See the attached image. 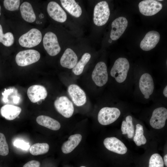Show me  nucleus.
Listing matches in <instances>:
<instances>
[{"instance_id":"29","label":"nucleus","mask_w":167,"mask_h":167,"mask_svg":"<svg viewBox=\"0 0 167 167\" xmlns=\"http://www.w3.org/2000/svg\"><path fill=\"white\" fill-rule=\"evenodd\" d=\"M14 37L13 34L11 32H7L3 34L2 28L0 24V42L4 46H10L14 43Z\"/></svg>"},{"instance_id":"8","label":"nucleus","mask_w":167,"mask_h":167,"mask_svg":"<svg viewBox=\"0 0 167 167\" xmlns=\"http://www.w3.org/2000/svg\"><path fill=\"white\" fill-rule=\"evenodd\" d=\"M54 104L57 111L64 117L69 118L73 115L74 112L73 104L66 96L60 97L55 100Z\"/></svg>"},{"instance_id":"38","label":"nucleus","mask_w":167,"mask_h":167,"mask_svg":"<svg viewBox=\"0 0 167 167\" xmlns=\"http://www.w3.org/2000/svg\"><path fill=\"white\" fill-rule=\"evenodd\" d=\"M0 10H1V6H0V15H1Z\"/></svg>"},{"instance_id":"9","label":"nucleus","mask_w":167,"mask_h":167,"mask_svg":"<svg viewBox=\"0 0 167 167\" xmlns=\"http://www.w3.org/2000/svg\"><path fill=\"white\" fill-rule=\"evenodd\" d=\"M138 6L140 12L146 16L155 15L162 7V5L161 2L155 0L142 1L139 3Z\"/></svg>"},{"instance_id":"22","label":"nucleus","mask_w":167,"mask_h":167,"mask_svg":"<svg viewBox=\"0 0 167 167\" xmlns=\"http://www.w3.org/2000/svg\"><path fill=\"white\" fill-rule=\"evenodd\" d=\"M82 135L79 134L71 135L68 139L63 144L61 149L65 154L71 152L79 145L81 140Z\"/></svg>"},{"instance_id":"2","label":"nucleus","mask_w":167,"mask_h":167,"mask_svg":"<svg viewBox=\"0 0 167 167\" xmlns=\"http://www.w3.org/2000/svg\"><path fill=\"white\" fill-rule=\"evenodd\" d=\"M110 15L108 3L106 1L99 2L95 6L93 10V21L98 26H101L107 22Z\"/></svg>"},{"instance_id":"16","label":"nucleus","mask_w":167,"mask_h":167,"mask_svg":"<svg viewBox=\"0 0 167 167\" xmlns=\"http://www.w3.org/2000/svg\"><path fill=\"white\" fill-rule=\"evenodd\" d=\"M27 93L28 98L33 103L44 100L47 97L48 94L46 88L40 85L31 86L28 88Z\"/></svg>"},{"instance_id":"34","label":"nucleus","mask_w":167,"mask_h":167,"mask_svg":"<svg viewBox=\"0 0 167 167\" xmlns=\"http://www.w3.org/2000/svg\"><path fill=\"white\" fill-rule=\"evenodd\" d=\"M40 163L39 161L36 160H32L26 163L23 167H40Z\"/></svg>"},{"instance_id":"18","label":"nucleus","mask_w":167,"mask_h":167,"mask_svg":"<svg viewBox=\"0 0 167 167\" xmlns=\"http://www.w3.org/2000/svg\"><path fill=\"white\" fill-rule=\"evenodd\" d=\"M78 61V58L76 53L71 48H68L61 58L60 63L63 67L71 69L75 66Z\"/></svg>"},{"instance_id":"28","label":"nucleus","mask_w":167,"mask_h":167,"mask_svg":"<svg viewBox=\"0 0 167 167\" xmlns=\"http://www.w3.org/2000/svg\"><path fill=\"white\" fill-rule=\"evenodd\" d=\"M143 133V126L139 124H137L136 125L135 134L133 140L137 146H140L146 143L147 140Z\"/></svg>"},{"instance_id":"39","label":"nucleus","mask_w":167,"mask_h":167,"mask_svg":"<svg viewBox=\"0 0 167 167\" xmlns=\"http://www.w3.org/2000/svg\"><path fill=\"white\" fill-rule=\"evenodd\" d=\"M163 0H158V1H162Z\"/></svg>"},{"instance_id":"14","label":"nucleus","mask_w":167,"mask_h":167,"mask_svg":"<svg viewBox=\"0 0 167 167\" xmlns=\"http://www.w3.org/2000/svg\"><path fill=\"white\" fill-rule=\"evenodd\" d=\"M68 92L73 102L76 106H81L86 103L87 99L85 93L79 86L75 84L70 85Z\"/></svg>"},{"instance_id":"26","label":"nucleus","mask_w":167,"mask_h":167,"mask_svg":"<svg viewBox=\"0 0 167 167\" xmlns=\"http://www.w3.org/2000/svg\"><path fill=\"white\" fill-rule=\"evenodd\" d=\"M121 129L123 134H127L129 138L133 137L134 134V128L131 116H127L126 118V121H122Z\"/></svg>"},{"instance_id":"33","label":"nucleus","mask_w":167,"mask_h":167,"mask_svg":"<svg viewBox=\"0 0 167 167\" xmlns=\"http://www.w3.org/2000/svg\"><path fill=\"white\" fill-rule=\"evenodd\" d=\"M14 145L18 148H19L24 150H28L30 148V145L23 140L17 139L13 142Z\"/></svg>"},{"instance_id":"15","label":"nucleus","mask_w":167,"mask_h":167,"mask_svg":"<svg viewBox=\"0 0 167 167\" xmlns=\"http://www.w3.org/2000/svg\"><path fill=\"white\" fill-rule=\"evenodd\" d=\"M160 37V35L157 31H151L148 32L140 42V48L146 51L152 49L158 43Z\"/></svg>"},{"instance_id":"19","label":"nucleus","mask_w":167,"mask_h":167,"mask_svg":"<svg viewBox=\"0 0 167 167\" xmlns=\"http://www.w3.org/2000/svg\"><path fill=\"white\" fill-rule=\"evenodd\" d=\"M61 5L71 15L75 18L80 17L82 14L81 6L74 0H61Z\"/></svg>"},{"instance_id":"5","label":"nucleus","mask_w":167,"mask_h":167,"mask_svg":"<svg viewBox=\"0 0 167 167\" xmlns=\"http://www.w3.org/2000/svg\"><path fill=\"white\" fill-rule=\"evenodd\" d=\"M43 42L45 49L50 56L57 55L61 50L58 37L56 35L52 32H48L45 33Z\"/></svg>"},{"instance_id":"25","label":"nucleus","mask_w":167,"mask_h":167,"mask_svg":"<svg viewBox=\"0 0 167 167\" xmlns=\"http://www.w3.org/2000/svg\"><path fill=\"white\" fill-rule=\"evenodd\" d=\"M91 58V55L89 53H84L79 60L78 61L75 66L72 69L73 73L76 75H79L81 74L84 67L89 62Z\"/></svg>"},{"instance_id":"20","label":"nucleus","mask_w":167,"mask_h":167,"mask_svg":"<svg viewBox=\"0 0 167 167\" xmlns=\"http://www.w3.org/2000/svg\"><path fill=\"white\" fill-rule=\"evenodd\" d=\"M21 111V109L19 107L9 104L4 105L0 109L2 116L8 120L15 119L19 115Z\"/></svg>"},{"instance_id":"4","label":"nucleus","mask_w":167,"mask_h":167,"mask_svg":"<svg viewBox=\"0 0 167 167\" xmlns=\"http://www.w3.org/2000/svg\"><path fill=\"white\" fill-rule=\"evenodd\" d=\"M40 53L34 49H27L19 52L15 57V61L19 66H27L36 62L40 59Z\"/></svg>"},{"instance_id":"23","label":"nucleus","mask_w":167,"mask_h":167,"mask_svg":"<svg viewBox=\"0 0 167 167\" xmlns=\"http://www.w3.org/2000/svg\"><path fill=\"white\" fill-rule=\"evenodd\" d=\"M36 121L40 125L52 130H58L61 127V125L58 121L45 115L38 116L36 118Z\"/></svg>"},{"instance_id":"11","label":"nucleus","mask_w":167,"mask_h":167,"mask_svg":"<svg viewBox=\"0 0 167 167\" xmlns=\"http://www.w3.org/2000/svg\"><path fill=\"white\" fill-rule=\"evenodd\" d=\"M167 118V109L161 107L155 109L150 120L151 126L156 129H160L163 127Z\"/></svg>"},{"instance_id":"12","label":"nucleus","mask_w":167,"mask_h":167,"mask_svg":"<svg viewBox=\"0 0 167 167\" xmlns=\"http://www.w3.org/2000/svg\"><path fill=\"white\" fill-rule=\"evenodd\" d=\"M128 24L127 19L124 17H120L114 19L111 24V40L115 41L118 39L126 30Z\"/></svg>"},{"instance_id":"30","label":"nucleus","mask_w":167,"mask_h":167,"mask_svg":"<svg viewBox=\"0 0 167 167\" xmlns=\"http://www.w3.org/2000/svg\"><path fill=\"white\" fill-rule=\"evenodd\" d=\"M164 162L161 156L154 153L151 156L149 161V167H164Z\"/></svg>"},{"instance_id":"7","label":"nucleus","mask_w":167,"mask_h":167,"mask_svg":"<svg viewBox=\"0 0 167 167\" xmlns=\"http://www.w3.org/2000/svg\"><path fill=\"white\" fill-rule=\"evenodd\" d=\"M92 79L95 84L99 87H102L107 82L108 75L105 63L100 62L96 65L92 75Z\"/></svg>"},{"instance_id":"13","label":"nucleus","mask_w":167,"mask_h":167,"mask_svg":"<svg viewBox=\"0 0 167 167\" xmlns=\"http://www.w3.org/2000/svg\"><path fill=\"white\" fill-rule=\"evenodd\" d=\"M139 87L144 98L149 99L154 89L153 80L150 74L145 73L142 75L139 80Z\"/></svg>"},{"instance_id":"6","label":"nucleus","mask_w":167,"mask_h":167,"mask_svg":"<svg viewBox=\"0 0 167 167\" xmlns=\"http://www.w3.org/2000/svg\"><path fill=\"white\" fill-rule=\"evenodd\" d=\"M120 114V110L117 108L104 107L99 111L98 120L102 125H108L116 121Z\"/></svg>"},{"instance_id":"32","label":"nucleus","mask_w":167,"mask_h":167,"mask_svg":"<svg viewBox=\"0 0 167 167\" xmlns=\"http://www.w3.org/2000/svg\"><path fill=\"white\" fill-rule=\"evenodd\" d=\"M20 1L19 0H4L3 5L7 10L13 11L17 10L19 7Z\"/></svg>"},{"instance_id":"21","label":"nucleus","mask_w":167,"mask_h":167,"mask_svg":"<svg viewBox=\"0 0 167 167\" xmlns=\"http://www.w3.org/2000/svg\"><path fill=\"white\" fill-rule=\"evenodd\" d=\"M2 95V101L7 104H18L21 101L20 96L15 88L5 89Z\"/></svg>"},{"instance_id":"3","label":"nucleus","mask_w":167,"mask_h":167,"mask_svg":"<svg viewBox=\"0 0 167 167\" xmlns=\"http://www.w3.org/2000/svg\"><path fill=\"white\" fill-rule=\"evenodd\" d=\"M42 39L41 31L37 29L33 28L21 36L19 38V42L23 47L31 48L39 44Z\"/></svg>"},{"instance_id":"36","label":"nucleus","mask_w":167,"mask_h":167,"mask_svg":"<svg viewBox=\"0 0 167 167\" xmlns=\"http://www.w3.org/2000/svg\"><path fill=\"white\" fill-rule=\"evenodd\" d=\"M164 162L166 167H167V155L166 154L164 157Z\"/></svg>"},{"instance_id":"35","label":"nucleus","mask_w":167,"mask_h":167,"mask_svg":"<svg viewBox=\"0 0 167 167\" xmlns=\"http://www.w3.org/2000/svg\"><path fill=\"white\" fill-rule=\"evenodd\" d=\"M163 94L164 96L166 97H167V86H166L163 91Z\"/></svg>"},{"instance_id":"37","label":"nucleus","mask_w":167,"mask_h":167,"mask_svg":"<svg viewBox=\"0 0 167 167\" xmlns=\"http://www.w3.org/2000/svg\"><path fill=\"white\" fill-rule=\"evenodd\" d=\"M80 167H86L85 166H80Z\"/></svg>"},{"instance_id":"1","label":"nucleus","mask_w":167,"mask_h":167,"mask_svg":"<svg viewBox=\"0 0 167 167\" xmlns=\"http://www.w3.org/2000/svg\"><path fill=\"white\" fill-rule=\"evenodd\" d=\"M129 67V63L126 58H118L115 62L111 70V75L117 82L123 83L126 78Z\"/></svg>"},{"instance_id":"10","label":"nucleus","mask_w":167,"mask_h":167,"mask_svg":"<svg viewBox=\"0 0 167 167\" xmlns=\"http://www.w3.org/2000/svg\"><path fill=\"white\" fill-rule=\"evenodd\" d=\"M47 11L49 16L56 22L64 23L67 20L66 13L56 2H50L47 5Z\"/></svg>"},{"instance_id":"31","label":"nucleus","mask_w":167,"mask_h":167,"mask_svg":"<svg viewBox=\"0 0 167 167\" xmlns=\"http://www.w3.org/2000/svg\"><path fill=\"white\" fill-rule=\"evenodd\" d=\"M9 147L5 135L0 133V155L6 156L9 153Z\"/></svg>"},{"instance_id":"27","label":"nucleus","mask_w":167,"mask_h":167,"mask_svg":"<svg viewBox=\"0 0 167 167\" xmlns=\"http://www.w3.org/2000/svg\"><path fill=\"white\" fill-rule=\"evenodd\" d=\"M49 149V146L46 143H37L32 145L30 147L29 151L30 153L34 156H37L45 154Z\"/></svg>"},{"instance_id":"17","label":"nucleus","mask_w":167,"mask_h":167,"mask_svg":"<svg viewBox=\"0 0 167 167\" xmlns=\"http://www.w3.org/2000/svg\"><path fill=\"white\" fill-rule=\"evenodd\" d=\"M103 143L107 149L116 153L124 154L127 151V148L124 144L116 137L106 138L104 139Z\"/></svg>"},{"instance_id":"24","label":"nucleus","mask_w":167,"mask_h":167,"mask_svg":"<svg viewBox=\"0 0 167 167\" xmlns=\"http://www.w3.org/2000/svg\"><path fill=\"white\" fill-rule=\"evenodd\" d=\"M20 10L21 16L25 21L31 23L35 20L36 15L30 3L24 2L21 5Z\"/></svg>"}]
</instances>
